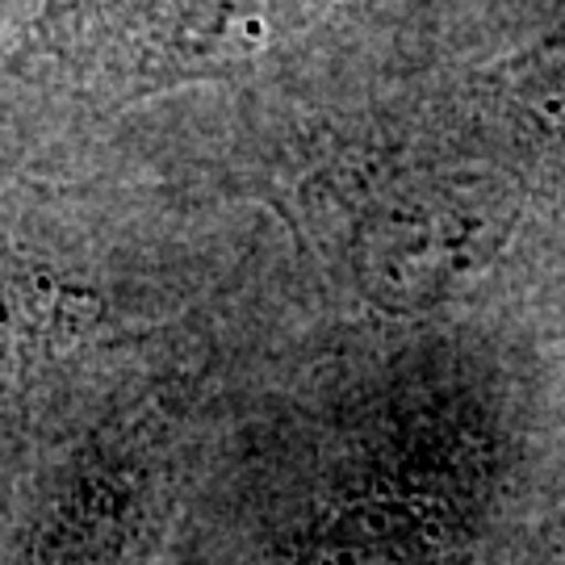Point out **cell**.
<instances>
[{
  "label": "cell",
  "mask_w": 565,
  "mask_h": 565,
  "mask_svg": "<svg viewBox=\"0 0 565 565\" xmlns=\"http://www.w3.org/2000/svg\"><path fill=\"white\" fill-rule=\"evenodd\" d=\"M319 0H42L46 46L109 81L198 72L281 39Z\"/></svg>",
  "instance_id": "cell-1"
},
{
  "label": "cell",
  "mask_w": 565,
  "mask_h": 565,
  "mask_svg": "<svg viewBox=\"0 0 565 565\" xmlns=\"http://www.w3.org/2000/svg\"><path fill=\"white\" fill-rule=\"evenodd\" d=\"M126 503H118L114 486H84L76 503L67 507L55 541L42 548L39 565H118L121 553V520Z\"/></svg>",
  "instance_id": "cell-2"
}]
</instances>
